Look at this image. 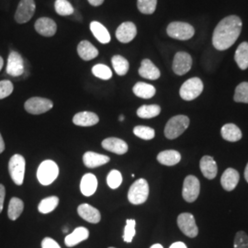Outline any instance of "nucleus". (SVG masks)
Returning a JSON list of instances; mask_svg holds the SVG:
<instances>
[{
    "label": "nucleus",
    "mask_w": 248,
    "mask_h": 248,
    "mask_svg": "<svg viewBox=\"0 0 248 248\" xmlns=\"http://www.w3.org/2000/svg\"><path fill=\"white\" fill-rule=\"evenodd\" d=\"M242 31V20L238 16L231 15L222 18L215 28L213 34V45L218 51L229 49Z\"/></svg>",
    "instance_id": "1"
},
{
    "label": "nucleus",
    "mask_w": 248,
    "mask_h": 248,
    "mask_svg": "<svg viewBox=\"0 0 248 248\" xmlns=\"http://www.w3.org/2000/svg\"><path fill=\"white\" fill-rule=\"evenodd\" d=\"M189 123V118L186 116L172 117L165 127V136L169 140L176 139L186 131Z\"/></svg>",
    "instance_id": "2"
},
{
    "label": "nucleus",
    "mask_w": 248,
    "mask_h": 248,
    "mask_svg": "<svg viewBox=\"0 0 248 248\" xmlns=\"http://www.w3.org/2000/svg\"><path fill=\"white\" fill-rule=\"evenodd\" d=\"M59 175V168L52 160H45L39 166L37 170V178L44 185H51Z\"/></svg>",
    "instance_id": "3"
},
{
    "label": "nucleus",
    "mask_w": 248,
    "mask_h": 248,
    "mask_svg": "<svg viewBox=\"0 0 248 248\" xmlns=\"http://www.w3.org/2000/svg\"><path fill=\"white\" fill-rule=\"evenodd\" d=\"M149 195V185L148 182L140 178L136 180L130 187L128 192V200L133 205H140L144 203Z\"/></svg>",
    "instance_id": "4"
},
{
    "label": "nucleus",
    "mask_w": 248,
    "mask_h": 248,
    "mask_svg": "<svg viewBox=\"0 0 248 248\" xmlns=\"http://www.w3.org/2000/svg\"><path fill=\"white\" fill-rule=\"evenodd\" d=\"M168 35L179 41H186L195 34V29L186 22L174 21L171 22L167 29Z\"/></svg>",
    "instance_id": "5"
},
{
    "label": "nucleus",
    "mask_w": 248,
    "mask_h": 248,
    "mask_svg": "<svg viewBox=\"0 0 248 248\" xmlns=\"http://www.w3.org/2000/svg\"><path fill=\"white\" fill-rule=\"evenodd\" d=\"M25 168H26V161L25 158L20 155H14L9 160V175L12 178L13 182L18 186H21L23 183Z\"/></svg>",
    "instance_id": "6"
},
{
    "label": "nucleus",
    "mask_w": 248,
    "mask_h": 248,
    "mask_svg": "<svg viewBox=\"0 0 248 248\" xmlns=\"http://www.w3.org/2000/svg\"><path fill=\"white\" fill-rule=\"evenodd\" d=\"M203 91V83L199 78H192L186 80L181 86L179 95L182 99L191 101L198 98Z\"/></svg>",
    "instance_id": "7"
},
{
    "label": "nucleus",
    "mask_w": 248,
    "mask_h": 248,
    "mask_svg": "<svg viewBox=\"0 0 248 248\" xmlns=\"http://www.w3.org/2000/svg\"><path fill=\"white\" fill-rule=\"evenodd\" d=\"M177 226L189 238H194L199 233L195 218L191 213H184L179 214L177 217Z\"/></svg>",
    "instance_id": "8"
},
{
    "label": "nucleus",
    "mask_w": 248,
    "mask_h": 248,
    "mask_svg": "<svg viewBox=\"0 0 248 248\" xmlns=\"http://www.w3.org/2000/svg\"><path fill=\"white\" fill-rule=\"evenodd\" d=\"M53 107V103L52 100L48 98H39V97L30 98L24 104L26 111L33 115L45 113L49 111Z\"/></svg>",
    "instance_id": "9"
},
{
    "label": "nucleus",
    "mask_w": 248,
    "mask_h": 248,
    "mask_svg": "<svg viewBox=\"0 0 248 248\" xmlns=\"http://www.w3.org/2000/svg\"><path fill=\"white\" fill-rule=\"evenodd\" d=\"M35 9L34 0H20L15 13V20L18 24L27 23L33 17Z\"/></svg>",
    "instance_id": "10"
},
{
    "label": "nucleus",
    "mask_w": 248,
    "mask_h": 248,
    "mask_svg": "<svg viewBox=\"0 0 248 248\" xmlns=\"http://www.w3.org/2000/svg\"><path fill=\"white\" fill-rule=\"evenodd\" d=\"M201 191L200 180L194 176H187L184 180L182 196L186 202H194Z\"/></svg>",
    "instance_id": "11"
},
{
    "label": "nucleus",
    "mask_w": 248,
    "mask_h": 248,
    "mask_svg": "<svg viewBox=\"0 0 248 248\" xmlns=\"http://www.w3.org/2000/svg\"><path fill=\"white\" fill-rule=\"evenodd\" d=\"M192 58L189 53L186 52H178L176 53L173 60V71L177 76L186 75L191 69Z\"/></svg>",
    "instance_id": "12"
},
{
    "label": "nucleus",
    "mask_w": 248,
    "mask_h": 248,
    "mask_svg": "<svg viewBox=\"0 0 248 248\" xmlns=\"http://www.w3.org/2000/svg\"><path fill=\"white\" fill-rule=\"evenodd\" d=\"M7 73L9 76L17 78L24 73V60L22 56L17 52L9 53L7 64Z\"/></svg>",
    "instance_id": "13"
},
{
    "label": "nucleus",
    "mask_w": 248,
    "mask_h": 248,
    "mask_svg": "<svg viewBox=\"0 0 248 248\" xmlns=\"http://www.w3.org/2000/svg\"><path fill=\"white\" fill-rule=\"evenodd\" d=\"M137 34V28L131 21H126L118 27L116 31V38L123 44L132 42Z\"/></svg>",
    "instance_id": "14"
},
{
    "label": "nucleus",
    "mask_w": 248,
    "mask_h": 248,
    "mask_svg": "<svg viewBox=\"0 0 248 248\" xmlns=\"http://www.w3.org/2000/svg\"><path fill=\"white\" fill-rule=\"evenodd\" d=\"M34 28L39 34L45 37H52L57 31V25L55 21L52 18L46 17L38 18L36 20Z\"/></svg>",
    "instance_id": "15"
},
{
    "label": "nucleus",
    "mask_w": 248,
    "mask_h": 248,
    "mask_svg": "<svg viewBox=\"0 0 248 248\" xmlns=\"http://www.w3.org/2000/svg\"><path fill=\"white\" fill-rule=\"evenodd\" d=\"M80 217L90 223H98L101 220L99 211L89 204H81L78 208Z\"/></svg>",
    "instance_id": "16"
},
{
    "label": "nucleus",
    "mask_w": 248,
    "mask_h": 248,
    "mask_svg": "<svg viewBox=\"0 0 248 248\" xmlns=\"http://www.w3.org/2000/svg\"><path fill=\"white\" fill-rule=\"evenodd\" d=\"M101 145L104 149L114 153L116 155H124L128 152L129 148L128 144L124 140L115 137L107 138L102 142Z\"/></svg>",
    "instance_id": "17"
},
{
    "label": "nucleus",
    "mask_w": 248,
    "mask_h": 248,
    "mask_svg": "<svg viewBox=\"0 0 248 248\" xmlns=\"http://www.w3.org/2000/svg\"><path fill=\"white\" fill-rule=\"evenodd\" d=\"M239 179L240 175L237 170L227 169L221 177V184L226 191H232L237 186Z\"/></svg>",
    "instance_id": "18"
},
{
    "label": "nucleus",
    "mask_w": 248,
    "mask_h": 248,
    "mask_svg": "<svg viewBox=\"0 0 248 248\" xmlns=\"http://www.w3.org/2000/svg\"><path fill=\"white\" fill-rule=\"evenodd\" d=\"M97 188H98V179L95 175L88 173L83 176L80 183V190L83 195L87 197L92 196L96 192Z\"/></svg>",
    "instance_id": "19"
},
{
    "label": "nucleus",
    "mask_w": 248,
    "mask_h": 248,
    "mask_svg": "<svg viewBox=\"0 0 248 248\" xmlns=\"http://www.w3.org/2000/svg\"><path fill=\"white\" fill-rule=\"evenodd\" d=\"M200 168L204 177L208 179H213L217 176L218 173V167L213 159V157L210 155H204L200 162Z\"/></svg>",
    "instance_id": "20"
},
{
    "label": "nucleus",
    "mask_w": 248,
    "mask_h": 248,
    "mask_svg": "<svg viewBox=\"0 0 248 248\" xmlns=\"http://www.w3.org/2000/svg\"><path fill=\"white\" fill-rule=\"evenodd\" d=\"M138 72L139 75L145 79L156 80L158 79L161 76L159 69L149 59L142 60Z\"/></svg>",
    "instance_id": "21"
},
{
    "label": "nucleus",
    "mask_w": 248,
    "mask_h": 248,
    "mask_svg": "<svg viewBox=\"0 0 248 248\" xmlns=\"http://www.w3.org/2000/svg\"><path fill=\"white\" fill-rule=\"evenodd\" d=\"M84 164L89 169H95L109 162V157L94 152H87L83 156Z\"/></svg>",
    "instance_id": "22"
},
{
    "label": "nucleus",
    "mask_w": 248,
    "mask_h": 248,
    "mask_svg": "<svg viewBox=\"0 0 248 248\" xmlns=\"http://www.w3.org/2000/svg\"><path fill=\"white\" fill-rule=\"evenodd\" d=\"M99 122L98 116L90 111H82L78 112L73 118V123L78 126L82 127H89L96 125Z\"/></svg>",
    "instance_id": "23"
},
{
    "label": "nucleus",
    "mask_w": 248,
    "mask_h": 248,
    "mask_svg": "<svg viewBox=\"0 0 248 248\" xmlns=\"http://www.w3.org/2000/svg\"><path fill=\"white\" fill-rule=\"evenodd\" d=\"M89 236V232L86 227H78L74 232L68 234L65 239L64 244L68 248H73L77 245H78L81 242L88 239Z\"/></svg>",
    "instance_id": "24"
},
{
    "label": "nucleus",
    "mask_w": 248,
    "mask_h": 248,
    "mask_svg": "<svg viewBox=\"0 0 248 248\" xmlns=\"http://www.w3.org/2000/svg\"><path fill=\"white\" fill-rule=\"evenodd\" d=\"M78 53L85 61H90L98 55V49L89 41H82L78 46Z\"/></svg>",
    "instance_id": "25"
},
{
    "label": "nucleus",
    "mask_w": 248,
    "mask_h": 248,
    "mask_svg": "<svg viewBox=\"0 0 248 248\" xmlns=\"http://www.w3.org/2000/svg\"><path fill=\"white\" fill-rule=\"evenodd\" d=\"M221 134L222 138L228 142H238L242 137L243 134L239 128L233 124H227L222 126L221 130Z\"/></svg>",
    "instance_id": "26"
},
{
    "label": "nucleus",
    "mask_w": 248,
    "mask_h": 248,
    "mask_svg": "<svg viewBox=\"0 0 248 248\" xmlns=\"http://www.w3.org/2000/svg\"><path fill=\"white\" fill-rule=\"evenodd\" d=\"M90 31L99 43L106 45L110 42V34L106 27L98 21H92L90 23Z\"/></svg>",
    "instance_id": "27"
},
{
    "label": "nucleus",
    "mask_w": 248,
    "mask_h": 248,
    "mask_svg": "<svg viewBox=\"0 0 248 248\" xmlns=\"http://www.w3.org/2000/svg\"><path fill=\"white\" fill-rule=\"evenodd\" d=\"M181 160L180 154L176 150L163 151L158 154L157 161L164 166H175Z\"/></svg>",
    "instance_id": "28"
},
{
    "label": "nucleus",
    "mask_w": 248,
    "mask_h": 248,
    "mask_svg": "<svg viewBox=\"0 0 248 248\" xmlns=\"http://www.w3.org/2000/svg\"><path fill=\"white\" fill-rule=\"evenodd\" d=\"M234 60L237 63L238 67L242 70H246L248 68V43L244 42L237 47Z\"/></svg>",
    "instance_id": "29"
},
{
    "label": "nucleus",
    "mask_w": 248,
    "mask_h": 248,
    "mask_svg": "<svg viewBox=\"0 0 248 248\" xmlns=\"http://www.w3.org/2000/svg\"><path fill=\"white\" fill-rule=\"evenodd\" d=\"M134 95L141 98H153L155 94V88L150 84L144 83V82H138L134 85L133 89Z\"/></svg>",
    "instance_id": "30"
},
{
    "label": "nucleus",
    "mask_w": 248,
    "mask_h": 248,
    "mask_svg": "<svg viewBox=\"0 0 248 248\" xmlns=\"http://www.w3.org/2000/svg\"><path fill=\"white\" fill-rule=\"evenodd\" d=\"M23 209H24L23 202L18 198H12L9 202V210H8L9 219L11 221L17 220L23 212Z\"/></svg>",
    "instance_id": "31"
},
{
    "label": "nucleus",
    "mask_w": 248,
    "mask_h": 248,
    "mask_svg": "<svg viewBox=\"0 0 248 248\" xmlns=\"http://www.w3.org/2000/svg\"><path fill=\"white\" fill-rule=\"evenodd\" d=\"M111 62L113 65V68L115 70L117 75L119 76H125L130 68L129 62L127 59H125L122 55H114L111 59Z\"/></svg>",
    "instance_id": "32"
},
{
    "label": "nucleus",
    "mask_w": 248,
    "mask_h": 248,
    "mask_svg": "<svg viewBox=\"0 0 248 248\" xmlns=\"http://www.w3.org/2000/svg\"><path fill=\"white\" fill-rule=\"evenodd\" d=\"M59 203V199L55 196L48 197L44 199L38 207L39 212L43 214H47V213H52L55 210V208L58 206Z\"/></svg>",
    "instance_id": "33"
},
{
    "label": "nucleus",
    "mask_w": 248,
    "mask_h": 248,
    "mask_svg": "<svg viewBox=\"0 0 248 248\" xmlns=\"http://www.w3.org/2000/svg\"><path fill=\"white\" fill-rule=\"evenodd\" d=\"M161 108L158 105H143L137 109V115L142 119H152L158 116Z\"/></svg>",
    "instance_id": "34"
},
{
    "label": "nucleus",
    "mask_w": 248,
    "mask_h": 248,
    "mask_svg": "<svg viewBox=\"0 0 248 248\" xmlns=\"http://www.w3.org/2000/svg\"><path fill=\"white\" fill-rule=\"evenodd\" d=\"M54 9L56 13L60 16H69L73 15L75 12L71 3L67 0H56L54 3Z\"/></svg>",
    "instance_id": "35"
},
{
    "label": "nucleus",
    "mask_w": 248,
    "mask_h": 248,
    "mask_svg": "<svg viewBox=\"0 0 248 248\" xmlns=\"http://www.w3.org/2000/svg\"><path fill=\"white\" fill-rule=\"evenodd\" d=\"M233 99L235 102L248 103V82H242L236 87Z\"/></svg>",
    "instance_id": "36"
},
{
    "label": "nucleus",
    "mask_w": 248,
    "mask_h": 248,
    "mask_svg": "<svg viewBox=\"0 0 248 248\" xmlns=\"http://www.w3.org/2000/svg\"><path fill=\"white\" fill-rule=\"evenodd\" d=\"M93 75L102 80H108L112 77V72L108 66L103 63H98L92 67Z\"/></svg>",
    "instance_id": "37"
},
{
    "label": "nucleus",
    "mask_w": 248,
    "mask_h": 248,
    "mask_svg": "<svg viewBox=\"0 0 248 248\" xmlns=\"http://www.w3.org/2000/svg\"><path fill=\"white\" fill-rule=\"evenodd\" d=\"M157 5V0H137V8L142 14H153Z\"/></svg>",
    "instance_id": "38"
},
{
    "label": "nucleus",
    "mask_w": 248,
    "mask_h": 248,
    "mask_svg": "<svg viewBox=\"0 0 248 248\" xmlns=\"http://www.w3.org/2000/svg\"><path fill=\"white\" fill-rule=\"evenodd\" d=\"M133 133L137 137L141 138L142 140H146V141L152 140L155 137V130L153 128H150L148 126H142V125H139V126L134 127Z\"/></svg>",
    "instance_id": "39"
},
{
    "label": "nucleus",
    "mask_w": 248,
    "mask_h": 248,
    "mask_svg": "<svg viewBox=\"0 0 248 248\" xmlns=\"http://www.w3.org/2000/svg\"><path fill=\"white\" fill-rule=\"evenodd\" d=\"M107 183H108V186L110 188H112V189L118 188L123 183L122 173L120 171H118V170H115V169L111 170L108 173V177H107Z\"/></svg>",
    "instance_id": "40"
},
{
    "label": "nucleus",
    "mask_w": 248,
    "mask_h": 248,
    "mask_svg": "<svg viewBox=\"0 0 248 248\" xmlns=\"http://www.w3.org/2000/svg\"><path fill=\"white\" fill-rule=\"evenodd\" d=\"M135 225L136 222L133 219H130L126 221V226L124 228V240L126 243H132L133 237L135 235Z\"/></svg>",
    "instance_id": "41"
},
{
    "label": "nucleus",
    "mask_w": 248,
    "mask_h": 248,
    "mask_svg": "<svg viewBox=\"0 0 248 248\" xmlns=\"http://www.w3.org/2000/svg\"><path fill=\"white\" fill-rule=\"evenodd\" d=\"M233 248H248V235L247 232L240 231L234 237L233 242Z\"/></svg>",
    "instance_id": "42"
},
{
    "label": "nucleus",
    "mask_w": 248,
    "mask_h": 248,
    "mask_svg": "<svg viewBox=\"0 0 248 248\" xmlns=\"http://www.w3.org/2000/svg\"><path fill=\"white\" fill-rule=\"evenodd\" d=\"M13 84L9 80L0 81V99L6 98L13 92Z\"/></svg>",
    "instance_id": "43"
},
{
    "label": "nucleus",
    "mask_w": 248,
    "mask_h": 248,
    "mask_svg": "<svg viewBox=\"0 0 248 248\" xmlns=\"http://www.w3.org/2000/svg\"><path fill=\"white\" fill-rule=\"evenodd\" d=\"M42 248H61V247L52 238L45 237L42 242Z\"/></svg>",
    "instance_id": "44"
},
{
    "label": "nucleus",
    "mask_w": 248,
    "mask_h": 248,
    "mask_svg": "<svg viewBox=\"0 0 248 248\" xmlns=\"http://www.w3.org/2000/svg\"><path fill=\"white\" fill-rule=\"evenodd\" d=\"M5 195H6V189H5V186L0 184V213L2 212L3 207H4Z\"/></svg>",
    "instance_id": "45"
},
{
    "label": "nucleus",
    "mask_w": 248,
    "mask_h": 248,
    "mask_svg": "<svg viewBox=\"0 0 248 248\" xmlns=\"http://www.w3.org/2000/svg\"><path fill=\"white\" fill-rule=\"evenodd\" d=\"M186 248V245L184 244V243H182V242H176V243H174V244H172L171 246H170V248Z\"/></svg>",
    "instance_id": "46"
},
{
    "label": "nucleus",
    "mask_w": 248,
    "mask_h": 248,
    "mask_svg": "<svg viewBox=\"0 0 248 248\" xmlns=\"http://www.w3.org/2000/svg\"><path fill=\"white\" fill-rule=\"evenodd\" d=\"M88 1L90 5H92L94 7H98V6L102 5L104 2V0H88Z\"/></svg>",
    "instance_id": "47"
},
{
    "label": "nucleus",
    "mask_w": 248,
    "mask_h": 248,
    "mask_svg": "<svg viewBox=\"0 0 248 248\" xmlns=\"http://www.w3.org/2000/svg\"><path fill=\"white\" fill-rule=\"evenodd\" d=\"M4 150H5V142H4V140L1 136V134H0V154L3 153Z\"/></svg>",
    "instance_id": "48"
},
{
    "label": "nucleus",
    "mask_w": 248,
    "mask_h": 248,
    "mask_svg": "<svg viewBox=\"0 0 248 248\" xmlns=\"http://www.w3.org/2000/svg\"><path fill=\"white\" fill-rule=\"evenodd\" d=\"M245 178L248 182V163L247 167H246V169H245Z\"/></svg>",
    "instance_id": "49"
},
{
    "label": "nucleus",
    "mask_w": 248,
    "mask_h": 248,
    "mask_svg": "<svg viewBox=\"0 0 248 248\" xmlns=\"http://www.w3.org/2000/svg\"><path fill=\"white\" fill-rule=\"evenodd\" d=\"M3 65H4V61H3V58L0 56V71H1L2 68H3Z\"/></svg>",
    "instance_id": "50"
},
{
    "label": "nucleus",
    "mask_w": 248,
    "mask_h": 248,
    "mask_svg": "<svg viewBox=\"0 0 248 248\" xmlns=\"http://www.w3.org/2000/svg\"><path fill=\"white\" fill-rule=\"evenodd\" d=\"M150 248H164L160 244H155V245H153Z\"/></svg>",
    "instance_id": "51"
},
{
    "label": "nucleus",
    "mask_w": 248,
    "mask_h": 248,
    "mask_svg": "<svg viewBox=\"0 0 248 248\" xmlns=\"http://www.w3.org/2000/svg\"><path fill=\"white\" fill-rule=\"evenodd\" d=\"M119 121H120V122H124V115L120 116V117H119Z\"/></svg>",
    "instance_id": "52"
},
{
    "label": "nucleus",
    "mask_w": 248,
    "mask_h": 248,
    "mask_svg": "<svg viewBox=\"0 0 248 248\" xmlns=\"http://www.w3.org/2000/svg\"><path fill=\"white\" fill-rule=\"evenodd\" d=\"M63 232H67V228H64V229H63Z\"/></svg>",
    "instance_id": "53"
},
{
    "label": "nucleus",
    "mask_w": 248,
    "mask_h": 248,
    "mask_svg": "<svg viewBox=\"0 0 248 248\" xmlns=\"http://www.w3.org/2000/svg\"></svg>",
    "instance_id": "54"
}]
</instances>
